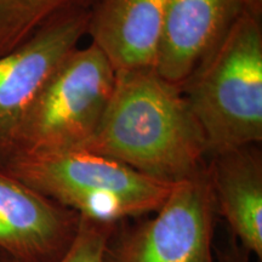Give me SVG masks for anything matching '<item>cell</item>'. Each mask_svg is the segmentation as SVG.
<instances>
[{
  "label": "cell",
  "mask_w": 262,
  "mask_h": 262,
  "mask_svg": "<svg viewBox=\"0 0 262 262\" xmlns=\"http://www.w3.org/2000/svg\"><path fill=\"white\" fill-rule=\"evenodd\" d=\"M261 21L244 10L181 88L208 157L262 142Z\"/></svg>",
  "instance_id": "cell-2"
},
{
  "label": "cell",
  "mask_w": 262,
  "mask_h": 262,
  "mask_svg": "<svg viewBox=\"0 0 262 262\" xmlns=\"http://www.w3.org/2000/svg\"><path fill=\"white\" fill-rule=\"evenodd\" d=\"M168 0H100L86 35L116 72L155 70Z\"/></svg>",
  "instance_id": "cell-10"
},
{
  "label": "cell",
  "mask_w": 262,
  "mask_h": 262,
  "mask_svg": "<svg viewBox=\"0 0 262 262\" xmlns=\"http://www.w3.org/2000/svg\"><path fill=\"white\" fill-rule=\"evenodd\" d=\"M152 217L122 222L108 242L104 262H216L217 210L206 165L173 183Z\"/></svg>",
  "instance_id": "cell-5"
},
{
  "label": "cell",
  "mask_w": 262,
  "mask_h": 262,
  "mask_svg": "<svg viewBox=\"0 0 262 262\" xmlns=\"http://www.w3.org/2000/svg\"><path fill=\"white\" fill-rule=\"evenodd\" d=\"M81 217L75 239L60 262H104L106 249L117 226ZM0 262H16L4 251H0Z\"/></svg>",
  "instance_id": "cell-12"
},
{
  "label": "cell",
  "mask_w": 262,
  "mask_h": 262,
  "mask_svg": "<svg viewBox=\"0 0 262 262\" xmlns=\"http://www.w3.org/2000/svg\"><path fill=\"white\" fill-rule=\"evenodd\" d=\"M243 11L242 0H168L156 73L182 88Z\"/></svg>",
  "instance_id": "cell-8"
},
{
  "label": "cell",
  "mask_w": 262,
  "mask_h": 262,
  "mask_svg": "<svg viewBox=\"0 0 262 262\" xmlns=\"http://www.w3.org/2000/svg\"><path fill=\"white\" fill-rule=\"evenodd\" d=\"M79 149L168 183L201 172L208 159L205 139L181 88L155 70L117 72L106 112Z\"/></svg>",
  "instance_id": "cell-1"
},
{
  "label": "cell",
  "mask_w": 262,
  "mask_h": 262,
  "mask_svg": "<svg viewBox=\"0 0 262 262\" xmlns=\"http://www.w3.org/2000/svg\"><path fill=\"white\" fill-rule=\"evenodd\" d=\"M206 173L217 215L242 247L262 261V155L257 145L209 156Z\"/></svg>",
  "instance_id": "cell-9"
},
{
  "label": "cell",
  "mask_w": 262,
  "mask_h": 262,
  "mask_svg": "<svg viewBox=\"0 0 262 262\" xmlns=\"http://www.w3.org/2000/svg\"><path fill=\"white\" fill-rule=\"evenodd\" d=\"M250 256L251 254L231 234L221 248H215L216 262H250Z\"/></svg>",
  "instance_id": "cell-13"
},
{
  "label": "cell",
  "mask_w": 262,
  "mask_h": 262,
  "mask_svg": "<svg viewBox=\"0 0 262 262\" xmlns=\"http://www.w3.org/2000/svg\"><path fill=\"white\" fill-rule=\"evenodd\" d=\"M89 19L88 10L58 16L0 56V166L14 152L19 127L39 94L86 35Z\"/></svg>",
  "instance_id": "cell-6"
},
{
  "label": "cell",
  "mask_w": 262,
  "mask_h": 262,
  "mask_svg": "<svg viewBox=\"0 0 262 262\" xmlns=\"http://www.w3.org/2000/svg\"><path fill=\"white\" fill-rule=\"evenodd\" d=\"M0 169L81 217L110 224L153 214L173 187L83 149L15 157Z\"/></svg>",
  "instance_id": "cell-3"
},
{
  "label": "cell",
  "mask_w": 262,
  "mask_h": 262,
  "mask_svg": "<svg viewBox=\"0 0 262 262\" xmlns=\"http://www.w3.org/2000/svg\"><path fill=\"white\" fill-rule=\"evenodd\" d=\"M242 2L245 11L262 19V0H242Z\"/></svg>",
  "instance_id": "cell-14"
},
{
  "label": "cell",
  "mask_w": 262,
  "mask_h": 262,
  "mask_svg": "<svg viewBox=\"0 0 262 262\" xmlns=\"http://www.w3.org/2000/svg\"><path fill=\"white\" fill-rule=\"evenodd\" d=\"M100 0H0V56L12 51L51 19L91 9Z\"/></svg>",
  "instance_id": "cell-11"
},
{
  "label": "cell",
  "mask_w": 262,
  "mask_h": 262,
  "mask_svg": "<svg viewBox=\"0 0 262 262\" xmlns=\"http://www.w3.org/2000/svg\"><path fill=\"white\" fill-rule=\"evenodd\" d=\"M80 216L0 169V251L16 262H60Z\"/></svg>",
  "instance_id": "cell-7"
},
{
  "label": "cell",
  "mask_w": 262,
  "mask_h": 262,
  "mask_svg": "<svg viewBox=\"0 0 262 262\" xmlns=\"http://www.w3.org/2000/svg\"><path fill=\"white\" fill-rule=\"evenodd\" d=\"M116 77L112 63L96 45L75 48L33 103L8 160L79 149L102 119Z\"/></svg>",
  "instance_id": "cell-4"
}]
</instances>
